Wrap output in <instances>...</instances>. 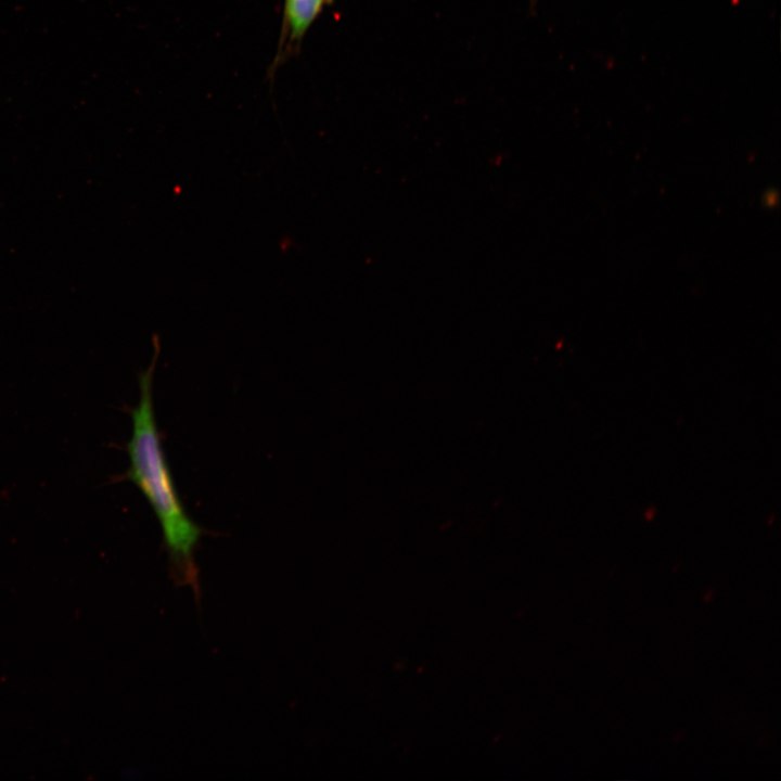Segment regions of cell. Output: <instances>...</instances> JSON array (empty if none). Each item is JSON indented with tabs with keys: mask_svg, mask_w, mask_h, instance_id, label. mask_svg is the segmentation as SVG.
Wrapping results in <instances>:
<instances>
[{
	"mask_svg": "<svg viewBox=\"0 0 781 781\" xmlns=\"http://www.w3.org/2000/svg\"><path fill=\"white\" fill-rule=\"evenodd\" d=\"M157 354L139 375V401L129 411L131 437L126 444L129 468L123 479L130 481L152 507L161 525L168 555L169 576L176 587H191L201 601L200 572L195 551L202 528L188 515L175 486L163 449L153 406V375Z\"/></svg>",
	"mask_w": 781,
	"mask_h": 781,
	"instance_id": "1",
	"label": "cell"
},
{
	"mask_svg": "<svg viewBox=\"0 0 781 781\" xmlns=\"http://www.w3.org/2000/svg\"><path fill=\"white\" fill-rule=\"evenodd\" d=\"M331 0H285L284 28L290 46L299 44L312 23Z\"/></svg>",
	"mask_w": 781,
	"mask_h": 781,
	"instance_id": "2",
	"label": "cell"
}]
</instances>
